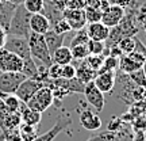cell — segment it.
Instances as JSON below:
<instances>
[{
  "label": "cell",
  "mask_w": 146,
  "mask_h": 141,
  "mask_svg": "<svg viewBox=\"0 0 146 141\" xmlns=\"http://www.w3.org/2000/svg\"><path fill=\"white\" fill-rule=\"evenodd\" d=\"M30 18H31V12L25 8V5L18 4L14 10V14L11 16L10 25L7 29V34L11 35H18V37H25L29 38L30 35Z\"/></svg>",
  "instance_id": "obj_1"
},
{
  "label": "cell",
  "mask_w": 146,
  "mask_h": 141,
  "mask_svg": "<svg viewBox=\"0 0 146 141\" xmlns=\"http://www.w3.org/2000/svg\"><path fill=\"white\" fill-rule=\"evenodd\" d=\"M29 46H30V54L34 60H38L39 63L49 68L53 64L52 54L47 49V45L45 42L43 34H36V33H30L29 35Z\"/></svg>",
  "instance_id": "obj_2"
},
{
  "label": "cell",
  "mask_w": 146,
  "mask_h": 141,
  "mask_svg": "<svg viewBox=\"0 0 146 141\" xmlns=\"http://www.w3.org/2000/svg\"><path fill=\"white\" fill-rule=\"evenodd\" d=\"M53 103H54V96H53L52 90L49 88V87H41V88L38 90L35 94L30 98V100L27 102L26 105H27V107L35 110V111L43 113V111H46Z\"/></svg>",
  "instance_id": "obj_3"
},
{
  "label": "cell",
  "mask_w": 146,
  "mask_h": 141,
  "mask_svg": "<svg viewBox=\"0 0 146 141\" xmlns=\"http://www.w3.org/2000/svg\"><path fill=\"white\" fill-rule=\"evenodd\" d=\"M4 47L7 50L18 54L22 60H26V58L31 57V54H30V46H29V39L25 38V37L7 34Z\"/></svg>",
  "instance_id": "obj_4"
},
{
  "label": "cell",
  "mask_w": 146,
  "mask_h": 141,
  "mask_svg": "<svg viewBox=\"0 0 146 141\" xmlns=\"http://www.w3.org/2000/svg\"><path fill=\"white\" fill-rule=\"evenodd\" d=\"M23 67V60L18 54L7 50L5 47L0 49V72H21Z\"/></svg>",
  "instance_id": "obj_5"
},
{
  "label": "cell",
  "mask_w": 146,
  "mask_h": 141,
  "mask_svg": "<svg viewBox=\"0 0 146 141\" xmlns=\"http://www.w3.org/2000/svg\"><path fill=\"white\" fill-rule=\"evenodd\" d=\"M26 79L27 78L22 72H1L0 73V92L15 94L16 88Z\"/></svg>",
  "instance_id": "obj_6"
},
{
  "label": "cell",
  "mask_w": 146,
  "mask_h": 141,
  "mask_svg": "<svg viewBox=\"0 0 146 141\" xmlns=\"http://www.w3.org/2000/svg\"><path fill=\"white\" fill-rule=\"evenodd\" d=\"M41 87H45V84L42 83V82H39V80H36V79H34V78L26 79V80H23L21 83V86L16 88L15 95L19 98L21 102L27 103V102L30 100V98H31L33 95L35 94Z\"/></svg>",
  "instance_id": "obj_7"
},
{
  "label": "cell",
  "mask_w": 146,
  "mask_h": 141,
  "mask_svg": "<svg viewBox=\"0 0 146 141\" xmlns=\"http://www.w3.org/2000/svg\"><path fill=\"white\" fill-rule=\"evenodd\" d=\"M62 18L69 23L73 31L81 30L87 26L84 8H65L62 11Z\"/></svg>",
  "instance_id": "obj_8"
},
{
  "label": "cell",
  "mask_w": 146,
  "mask_h": 141,
  "mask_svg": "<svg viewBox=\"0 0 146 141\" xmlns=\"http://www.w3.org/2000/svg\"><path fill=\"white\" fill-rule=\"evenodd\" d=\"M83 94H84V96H85L87 102H88L95 110L102 111V110L104 109V94L95 86L94 82H89V83L85 84Z\"/></svg>",
  "instance_id": "obj_9"
},
{
  "label": "cell",
  "mask_w": 146,
  "mask_h": 141,
  "mask_svg": "<svg viewBox=\"0 0 146 141\" xmlns=\"http://www.w3.org/2000/svg\"><path fill=\"white\" fill-rule=\"evenodd\" d=\"M126 10L120 5L116 4H110L108 8H106L103 12H102V19L100 22L106 25L107 27H115L116 25H119V22L122 21V18L125 16Z\"/></svg>",
  "instance_id": "obj_10"
},
{
  "label": "cell",
  "mask_w": 146,
  "mask_h": 141,
  "mask_svg": "<svg viewBox=\"0 0 146 141\" xmlns=\"http://www.w3.org/2000/svg\"><path fill=\"white\" fill-rule=\"evenodd\" d=\"M72 125V120L69 118V117H58L57 122L54 124L50 130H47L46 133H43V134H39V136H36L35 138L33 141H54V138L61 133L64 132L65 129H68V126Z\"/></svg>",
  "instance_id": "obj_11"
},
{
  "label": "cell",
  "mask_w": 146,
  "mask_h": 141,
  "mask_svg": "<svg viewBox=\"0 0 146 141\" xmlns=\"http://www.w3.org/2000/svg\"><path fill=\"white\" fill-rule=\"evenodd\" d=\"M94 83L103 94L112 92L116 83V72L107 71V72H98L96 78L94 79Z\"/></svg>",
  "instance_id": "obj_12"
},
{
  "label": "cell",
  "mask_w": 146,
  "mask_h": 141,
  "mask_svg": "<svg viewBox=\"0 0 146 141\" xmlns=\"http://www.w3.org/2000/svg\"><path fill=\"white\" fill-rule=\"evenodd\" d=\"M85 31L89 39L94 41L106 42L110 35V27L103 25L102 22H96V23H87L85 26Z\"/></svg>",
  "instance_id": "obj_13"
},
{
  "label": "cell",
  "mask_w": 146,
  "mask_h": 141,
  "mask_svg": "<svg viewBox=\"0 0 146 141\" xmlns=\"http://www.w3.org/2000/svg\"><path fill=\"white\" fill-rule=\"evenodd\" d=\"M78 120H80V124H81V126H83L85 130L94 132L102 128V120H100V117L88 109L80 111Z\"/></svg>",
  "instance_id": "obj_14"
},
{
  "label": "cell",
  "mask_w": 146,
  "mask_h": 141,
  "mask_svg": "<svg viewBox=\"0 0 146 141\" xmlns=\"http://www.w3.org/2000/svg\"><path fill=\"white\" fill-rule=\"evenodd\" d=\"M50 29H52V23L43 12L31 14V18H30V30H31V33L45 34Z\"/></svg>",
  "instance_id": "obj_15"
},
{
  "label": "cell",
  "mask_w": 146,
  "mask_h": 141,
  "mask_svg": "<svg viewBox=\"0 0 146 141\" xmlns=\"http://www.w3.org/2000/svg\"><path fill=\"white\" fill-rule=\"evenodd\" d=\"M19 113H21V117H22V124L36 126L42 120V113L35 111V110L30 109V107H27V105L23 103V102H22V105H21Z\"/></svg>",
  "instance_id": "obj_16"
},
{
  "label": "cell",
  "mask_w": 146,
  "mask_h": 141,
  "mask_svg": "<svg viewBox=\"0 0 146 141\" xmlns=\"http://www.w3.org/2000/svg\"><path fill=\"white\" fill-rule=\"evenodd\" d=\"M43 37H45V42H46L47 49H49L50 54H53L58 47L64 46V39H65V35H64V34H57V33H54L52 29H50V30H47V31L43 34Z\"/></svg>",
  "instance_id": "obj_17"
},
{
  "label": "cell",
  "mask_w": 146,
  "mask_h": 141,
  "mask_svg": "<svg viewBox=\"0 0 146 141\" xmlns=\"http://www.w3.org/2000/svg\"><path fill=\"white\" fill-rule=\"evenodd\" d=\"M15 4H12L11 1H0V27H3L4 30L8 29V25H10L11 16L14 14V10H15Z\"/></svg>",
  "instance_id": "obj_18"
},
{
  "label": "cell",
  "mask_w": 146,
  "mask_h": 141,
  "mask_svg": "<svg viewBox=\"0 0 146 141\" xmlns=\"http://www.w3.org/2000/svg\"><path fill=\"white\" fill-rule=\"evenodd\" d=\"M52 61L54 64H60V65H65L73 61L72 50L68 46H61L58 47L56 52L52 54Z\"/></svg>",
  "instance_id": "obj_19"
},
{
  "label": "cell",
  "mask_w": 146,
  "mask_h": 141,
  "mask_svg": "<svg viewBox=\"0 0 146 141\" xmlns=\"http://www.w3.org/2000/svg\"><path fill=\"white\" fill-rule=\"evenodd\" d=\"M96 75H98V72L94 71V69H91L84 61H81L80 65H78V68H76V78L80 79L84 84L89 83V82H94Z\"/></svg>",
  "instance_id": "obj_20"
},
{
  "label": "cell",
  "mask_w": 146,
  "mask_h": 141,
  "mask_svg": "<svg viewBox=\"0 0 146 141\" xmlns=\"http://www.w3.org/2000/svg\"><path fill=\"white\" fill-rule=\"evenodd\" d=\"M119 68L123 73H127V75H129V73L134 72L137 69H141L142 65L135 63V61H134L133 58L129 57L127 54H122L119 57Z\"/></svg>",
  "instance_id": "obj_21"
},
{
  "label": "cell",
  "mask_w": 146,
  "mask_h": 141,
  "mask_svg": "<svg viewBox=\"0 0 146 141\" xmlns=\"http://www.w3.org/2000/svg\"><path fill=\"white\" fill-rule=\"evenodd\" d=\"M38 71H39V67L35 64V60H34L33 57L23 60V67H22L21 72L23 73L27 79L35 78L36 75H38Z\"/></svg>",
  "instance_id": "obj_22"
},
{
  "label": "cell",
  "mask_w": 146,
  "mask_h": 141,
  "mask_svg": "<svg viewBox=\"0 0 146 141\" xmlns=\"http://www.w3.org/2000/svg\"><path fill=\"white\" fill-rule=\"evenodd\" d=\"M19 133H21L22 141H33L38 134H36V126L27 125V124H21L19 126Z\"/></svg>",
  "instance_id": "obj_23"
},
{
  "label": "cell",
  "mask_w": 146,
  "mask_h": 141,
  "mask_svg": "<svg viewBox=\"0 0 146 141\" xmlns=\"http://www.w3.org/2000/svg\"><path fill=\"white\" fill-rule=\"evenodd\" d=\"M116 46L119 47L123 54H129V53L134 52L135 50V37H126V38H122Z\"/></svg>",
  "instance_id": "obj_24"
},
{
  "label": "cell",
  "mask_w": 146,
  "mask_h": 141,
  "mask_svg": "<svg viewBox=\"0 0 146 141\" xmlns=\"http://www.w3.org/2000/svg\"><path fill=\"white\" fill-rule=\"evenodd\" d=\"M119 68V57H114V56H106L103 60V64L100 67L99 72H107V71H114Z\"/></svg>",
  "instance_id": "obj_25"
},
{
  "label": "cell",
  "mask_w": 146,
  "mask_h": 141,
  "mask_svg": "<svg viewBox=\"0 0 146 141\" xmlns=\"http://www.w3.org/2000/svg\"><path fill=\"white\" fill-rule=\"evenodd\" d=\"M103 60H104V56H103V54H89L88 57H85L83 61L87 64L91 69L99 72L100 67H102V64H103Z\"/></svg>",
  "instance_id": "obj_26"
},
{
  "label": "cell",
  "mask_w": 146,
  "mask_h": 141,
  "mask_svg": "<svg viewBox=\"0 0 146 141\" xmlns=\"http://www.w3.org/2000/svg\"><path fill=\"white\" fill-rule=\"evenodd\" d=\"M1 100L4 102V105L7 106V109L10 110V111H12V113L19 111V109H21L22 102L19 100V98H18L15 94H7Z\"/></svg>",
  "instance_id": "obj_27"
},
{
  "label": "cell",
  "mask_w": 146,
  "mask_h": 141,
  "mask_svg": "<svg viewBox=\"0 0 146 141\" xmlns=\"http://www.w3.org/2000/svg\"><path fill=\"white\" fill-rule=\"evenodd\" d=\"M22 4L25 5L29 12L31 14H38V12H43V5H45V1L43 0H23Z\"/></svg>",
  "instance_id": "obj_28"
},
{
  "label": "cell",
  "mask_w": 146,
  "mask_h": 141,
  "mask_svg": "<svg viewBox=\"0 0 146 141\" xmlns=\"http://www.w3.org/2000/svg\"><path fill=\"white\" fill-rule=\"evenodd\" d=\"M70 50H72L73 60H78V61H83L84 58L88 57V56H89V50H88V46H87V43L72 46V47H70Z\"/></svg>",
  "instance_id": "obj_29"
},
{
  "label": "cell",
  "mask_w": 146,
  "mask_h": 141,
  "mask_svg": "<svg viewBox=\"0 0 146 141\" xmlns=\"http://www.w3.org/2000/svg\"><path fill=\"white\" fill-rule=\"evenodd\" d=\"M129 78L131 79V82L135 84V86L146 88V75H145V72H143V68L137 69L134 72L129 73Z\"/></svg>",
  "instance_id": "obj_30"
},
{
  "label": "cell",
  "mask_w": 146,
  "mask_h": 141,
  "mask_svg": "<svg viewBox=\"0 0 146 141\" xmlns=\"http://www.w3.org/2000/svg\"><path fill=\"white\" fill-rule=\"evenodd\" d=\"M52 30L54 33H57V34H64V35H66L69 31H72L69 23L64 18H61V19L56 21L54 23H52Z\"/></svg>",
  "instance_id": "obj_31"
},
{
  "label": "cell",
  "mask_w": 146,
  "mask_h": 141,
  "mask_svg": "<svg viewBox=\"0 0 146 141\" xmlns=\"http://www.w3.org/2000/svg\"><path fill=\"white\" fill-rule=\"evenodd\" d=\"M85 11V21L87 23H96L100 22L102 19V11L98 8H92V7H84Z\"/></svg>",
  "instance_id": "obj_32"
},
{
  "label": "cell",
  "mask_w": 146,
  "mask_h": 141,
  "mask_svg": "<svg viewBox=\"0 0 146 141\" xmlns=\"http://www.w3.org/2000/svg\"><path fill=\"white\" fill-rule=\"evenodd\" d=\"M87 46H88L89 54H103L106 50V42L89 39L88 43H87Z\"/></svg>",
  "instance_id": "obj_33"
},
{
  "label": "cell",
  "mask_w": 146,
  "mask_h": 141,
  "mask_svg": "<svg viewBox=\"0 0 146 141\" xmlns=\"http://www.w3.org/2000/svg\"><path fill=\"white\" fill-rule=\"evenodd\" d=\"M89 38L88 35H87V31H85V27L84 29H81V30H77V33H76V35H74V38L72 39V42H70V46H76V45H83V43H88Z\"/></svg>",
  "instance_id": "obj_34"
},
{
  "label": "cell",
  "mask_w": 146,
  "mask_h": 141,
  "mask_svg": "<svg viewBox=\"0 0 146 141\" xmlns=\"http://www.w3.org/2000/svg\"><path fill=\"white\" fill-rule=\"evenodd\" d=\"M12 111H10V110L7 109V106L4 105V102L0 99V130L3 132L5 128V122H7V120L10 118V115Z\"/></svg>",
  "instance_id": "obj_35"
},
{
  "label": "cell",
  "mask_w": 146,
  "mask_h": 141,
  "mask_svg": "<svg viewBox=\"0 0 146 141\" xmlns=\"http://www.w3.org/2000/svg\"><path fill=\"white\" fill-rule=\"evenodd\" d=\"M118 140V137H116V133L114 132H103V133H99V134H96V136L91 137L88 141H116Z\"/></svg>",
  "instance_id": "obj_36"
},
{
  "label": "cell",
  "mask_w": 146,
  "mask_h": 141,
  "mask_svg": "<svg viewBox=\"0 0 146 141\" xmlns=\"http://www.w3.org/2000/svg\"><path fill=\"white\" fill-rule=\"evenodd\" d=\"M61 78L62 79L76 78V67H74L72 63L62 65V68H61Z\"/></svg>",
  "instance_id": "obj_37"
},
{
  "label": "cell",
  "mask_w": 146,
  "mask_h": 141,
  "mask_svg": "<svg viewBox=\"0 0 146 141\" xmlns=\"http://www.w3.org/2000/svg\"><path fill=\"white\" fill-rule=\"evenodd\" d=\"M1 134H3L5 141H22L21 133H19V128L4 130V132H1Z\"/></svg>",
  "instance_id": "obj_38"
},
{
  "label": "cell",
  "mask_w": 146,
  "mask_h": 141,
  "mask_svg": "<svg viewBox=\"0 0 146 141\" xmlns=\"http://www.w3.org/2000/svg\"><path fill=\"white\" fill-rule=\"evenodd\" d=\"M61 68H62V65H60V64H54L53 63L49 68H47V76L49 79H60L61 78Z\"/></svg>",
  "instance_id": "obj_39"
},
{
  "label": "cell",
  "mask_w": 146,
  "mask_h": 141,
  "mask_svg": "<svg viewBox=\"0 0 146 141\" xmlns=\"http://www.w3.org/2000/svg\"><path fill=\"white\" fill-rule=\"evenodd\" d=\"M122 120L120 118H116V117H114L112 120L108 122V126H107V130L110 132H114V133H116V132L120 130V128H122Z\"/></svg>",
  "instance_id": "obj_40"
},
{
  "label": "cell",
  "mask_w": 146,
  "mask_h": 141,
  "mask_svg": "<svg viewBox=\"0 0 146 141\" xmlns=\"http://www.w3.org/2000/svg\"><path fill=\"white\" fill-rule=\"evenodd\" d=\"M133 141H146V130H135Z\"/></svg>",
  "instance_id": "obj_41"
},
{
  "label": "cell",
  "mask_w": 146,
  "mask_h": 141,
  "mask_svg": "<svg viewBox=\"0 0 146 141\" xmlns=\"http://www.w3.org/2000/svg\"><path fill=\"white\" fill-rule=\"evenodd\" d=\"M112 4L120 5V7H123V8L126 10V8L131 4V0H112Z\"/></svg>",
  "instance_id": "obj_42"
},
{
  "label": "cell",
  "mask_w": 146,
  "mask_h": 141,
  "mask_svg": "<svg viewBox=\"0 0 146 141\" xmlns=\"http://www.w3.org/2000/svg\"><path fill=\"white\" fill-rule=\"evenodd\" d=\"M5 38H7V30H4L3 27H0V49L4 47Z\"/></svg>",
  "instance_id": "obj_43"
},
{
  "label": "cell",
  "mask_w": 146,
  "mask_h": 141,
  "mask_svg": "<svg viewBox=\"0 0 146 141\" xmlns=\"http://www.w3.org/2000/svg\"><path fill=\"white\" fill-rule=\"evenodd\" d=\"M3 140H4V137H3V134L0 133V141H3Z\"/></svg>",
  "instance_id": "obj_44"
},
{
  "label": "cell",
  "mask_w": 146,
  "mask_h": 141,
  "mask_svg": "<svg viewBox=\"0 0 146 141\" xmlns=\"http://www.w3.org/2000/svg\"><path fill=\"white\" fill-rule=\"evenodd\" d=\"M142 26H143V30H145V31H146V22H145V23H143V25H142Z\"/></svg>",
  "instance_id": "obj_45"
},
{
  "label": "cell",
  "mask_w": 146,
  "mask_h": 141,
  "mask_svg": "<svg viewBox=\"0 0 146 141\" xmlns=\"http://www.w3.org/2000/svg\"><path fill=\"white\" fill-rule=\"evenodd\" d=\"M3 141H5V140H3Z\"/></svg>",
  "instance_id": "obj_46"
},
{
  "label": "cell",
  "mask_w": 146,
  "mask_h": 141,
  "mask_svg": "<svg viewBox=\"0 0 146 141\" xmlns=\"http://www.w3.org/2000/svg\"><path fill=\"white\" fill-rule=\"evenodd\" d=\"M100 1H102V0H100Z\"/></svg>",
  "instance_id": "obj_47"
},
{
  "label": "cell",
  "mask_w": 146,
  "mask_h": 141,
  "mask_svg": "<svg viewBox=\"0 0 146 141\" xmlns=\"http://www.w3.org/2000/svg\"><path fill=\"white\" fill-rule=\"evenodd\" d=\"M0 73H1V72H0Z\"/></svg>",
  "instance_id": "obj_48"
}]
</instances>
